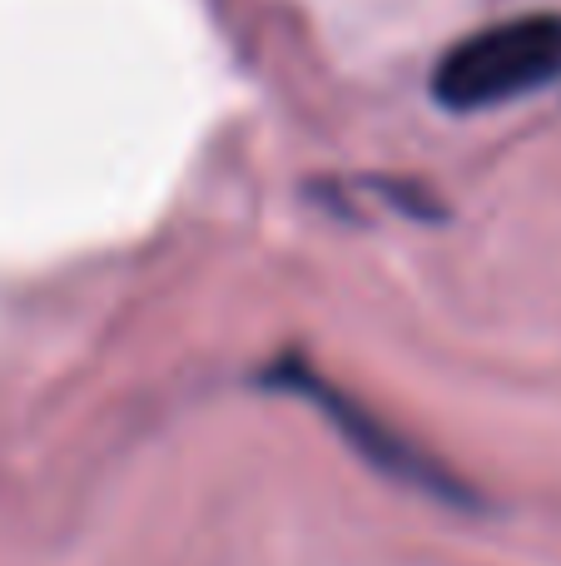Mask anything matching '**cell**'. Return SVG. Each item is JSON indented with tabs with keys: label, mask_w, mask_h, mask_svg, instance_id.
I'll return each mask as SVG.
<instances>
[{
	"label": "cell",
	"mask_w": 561,
	"mask_h": 566,
	"mask_svg": "<svg viewBox=\"0 0 561 566\" xmlns=\"http://www.w3.org/2000/svg\"><path fill=\"white\" fill-rule=\"evenodd\" d=\"M561 75V15H512L463 35L433 65V99L447 109H493Z\"/></svg>",
	"instance_id": "cell-1"
},
{
	"label": "cell",
	"mask_w": 561,
	"mask_h": 566,
	"mask_svg": "<svg viewBox=\"0 0 561 566\" xmlns=\"http://www.w3.org/2000/svg\"><path fill=\"white\" fill-rule=\"evenodd\" d=\"M258 382H264V388H274V392H294V398L314 402V408L324 412L338 432H343L348 448H358L378 472H388V478L413 482V488L437 492V497H467V488L443 468V462L427 458L413 438H403L393 422L378 418L363 398H353L348 388H338L328 373H318L298 348L278 353V358L258 373Z\"/></svg>",
	"instance_id": "cell-2"
}]
</instances>
